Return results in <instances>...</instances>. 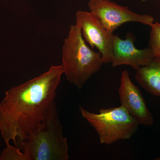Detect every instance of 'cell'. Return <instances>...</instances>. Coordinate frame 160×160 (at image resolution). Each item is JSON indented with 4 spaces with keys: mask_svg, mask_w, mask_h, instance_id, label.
<instances>
[{
    "mask_svg": "<svg viewBox=\"0 0 160 160\" xmlns=\"http://www.w3.org/2000/svg\"><path fill=\"white\" fill-rule=\"evenodd\" d=\"M28 160L25 153L18 147L9 145L4 149L0 155V160Z\"/></svg>",
    "mask_w": 160,
    "mask_h": 160,
    "instance_id": "cell-11",
    "label": "cell"
},
{
    "mask_svg": "<svg viewBox=\"0 0 160 160\" xmlns=\"http://www.w3.org/2000/svg\"><path fill=\"white\" fill-rule=\"evenodd\" d=\"M156 160H160V157L157 158L155 159Z\"/></svg>",
    "mask_w": 160,
    "mask_h": 160,
    "instance_id": "cell-12",
    "label": "cell"
},
{
    "mask_svg": "<svg viewBox=\"0 0 160 160\" xmlns=\"http://www.w3.org/2000/svg\"><path fill=\"white\" fill-rule=\"evenodd\" d=\"M64 74L70 84L81 89L92 76L101 69L102 54L86 45L81 29L70 25L62 48Z\"/></svg>",
    "mask_w": 160,
    "mask_h": 160,
    "instance_id": "cell-3",
    "label": "cell"
},
{
    "mask_svg": "<svg viewBox=\"0 0 160 160\" xmlns=\"http://www.w3.org/2000/svg\"><path fill=\"white\" fill-rule=\"evenodd\" d=\"M82 117L95 129L101 144L110 145L119 140H128L135 133L139 124L122 106L91 112L80 106Z\"/></svg>",
    "mask_w": 160,
    "mask_h": 160,
    "instance_id": "cell-4",
    "label": "cell"
},
{
    "mask_svg": "<svg viewBox=\"0 0 160 160\" xmlns=\"http://www.w3.org/2000/svg\"><path fill=\"white\" fill-rule=\"evenodd\" d=\"M135 78L148 92L160 97V58L154 57L148 65L140 67Z\"/></svg>",
    "mask_w": 160,
    "mask_h": 160,
    "instance_id": "cell-9",
    "label": "cell"
},
{
    "mask_svg": "<svg viewBox=\"0 0 160 160\" xmlns=\"http://www.w3.org/2000/svg\"><path fill=\"white\" fill-rule=\"evenodd\" d=\"M118 93L121 105L139 125L152 126L153 125V115L146 106L139 88L132 82L127 70L123 71L121 74Z\"/></svg>",
    "mask_w": 160,
    "mask_h": 160,
    "instance_id": "cell-7",
    "label": "cell"
},
{
    "mask_svg": "<svg viewBox=\"0 0 160 160\" xmlns=\"http://www.w3.org/2000/svg\"><path fill=\"white\" fill-rule=\"evenodd\" d=\"M88 6L90 12L112 33L124 23L136 22L150 26L154 23V18L151 16L138 14L128 7L119 6L109 0H89Z\"/></svg>",
    "mask_w": 160,
    "mask_h": 160,
    "instance_id": "cell-5",
    "label": "cell"
},
{
    "mask_svg": "<svg viewBox=\"0 0 160 160\" xmlns=\"http://www.w3.org/2000/svg\"><path fill=\"white\" fill-rule=\"evenodd\" d=\"M76 25L82 30L84 40L102 54L103 64L112 63L114 35L106 30L97 17L90 12L78 10L76 13Z\"/></svg>",
    "mask_w": 160,
    "mask_h": 160,
    "instance_id": "cell-6",
    "label": "cell"
},
{
    "mask_svg": "<svg viewBox=\"0 0 160 160\" xmlns=\"http://www.w3.org/2000/svg\"><path fill=\"white\" fill-rule=\"evenodd\" d=\"M150 27L151 30L149 35V48L153 56L160 58V24L153 23Z\"/></svg>",
    "mask_w": 160,
    "mask_h": 160,
    "instance_id": "cell-10",
    "label": "cell"
},
{
    "mask_svg": "<svg viewBox=\"0 0 160 160\" xmlns=\"http://www.w3.org/2000/svg\"><path fill=\"white\" fill-rule=\"evenodd\" d=\"M135 38L132 33L128 32L125 39L115 35L112 44L113 67L127 65L137 70L142 66H147L154 56L149 47L143 49H137L134 46Z\"/></svg>",
    "mask_w": 160,
    "mask_h": 160,
    "instance_id": "cell-8",
    "label": "cell"
},
{
    "mask_svg": "<svg viewBox=\"0 0 160 160\" xmlns=\"http://www.w3.org/2000/svg\"><path fill=\"white\" fill-rule=\"evenodd\" d=\"M142 2H145V1H147V0H142ZM155 1H158V0H155Z\"/></svg>",
    "mask_w": 160,
    "mask_h": 160,
    "instance_id": "cell-13",
    "label": "cell"
},
{
    "mask_svg": "<svg viewBox=\"0 0 160 160\" xmlns=\"http://www.w3.org/2000/svg\"><path fill=\"white\" fill-rule=\"evenodd\" d=\"M64 72L62 65L6 92L0 103V132L6 146L15 147L27 137L55 104L57 90Z\"/></svg>",
    "mask_w": 160,
    "mask_h": 160,
    "instance_id": "cell-1",
    "label": "cell"
},
{
    "mask_svg": "<svg viewBox=\"0 0 160 160\" xmlns=\"http://www.w3.org/2000/svg\"><path fill=\"white\" fill-rule=\"evenodd\" d=\"M28 160H68L69 146L55 104L42 121L18 145Z\"/></svg>",
    "mask_w": 160,
    "mask_h": 160,
    "instance_id": "cell-2",
    "label": "cell"
}]
</instances>
